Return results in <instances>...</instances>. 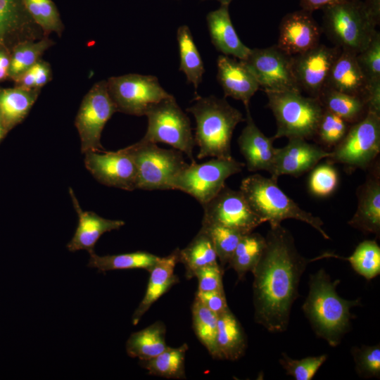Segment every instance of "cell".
I'll return each instance as SVG.
<instances>
[{
    "instance_id": "d6986e66",
    "label": "cell",
    "mask_w": 380,
    "mask_h": 380,
    "mask_svg": "<svg viewBox=\"0 0 380 380\" xmlns=\"http://www.w3.org/2000/svg\"><path fill=\"white\" fill-rule=\"evenodd\" d=\"M331 153L305 139H290L285 146L277 149L269 172L276 180L284 175L298 177L312 170L321 160L329 158Z\"/></svg>"
},
{
    "instance_id": "f6af8a7d",
    "label": "cell",
    "mask_w": 380,
    "mask_h": 380,
    "mask_svg": "<svg viewBox=\"0 0 380 380\" xmlns=\"http://www.w3.org/2000/svg\"><path fill=\"white\" fill-rule=\"evenodd\" d=\"M338 174L331 163L316 167L310 174L308 186L310 192L317 196H327L337 187Z\"/></svg>"
},
{
    "instance_id": "9a60e30c",
    "label": "cell",
    "mask_w": 380,
    "mask_h": 380,
    "mask_svg": "<svg viewBox=\"0 0 380 380\" xmlns=\"http://www.w3.org/2000/svg\"><path fill=\"white\" fill-rule=\"evenodd\" d=\"M87 170L101 184L125 191L137 189V170L128 147L84 153Z\"/></svg>"
},
{
    "instance_id": "e575fe53",
    "label": "cell",
    "mask_w": 380,
    "mask_h": 380,
    "mask_svg": "<svg viewBox=\"0 0 380 380\" xmlns=\"http://www.w3.org/2000/svg\"><path fill=\"white\" fill-rule=\"evenodd\" d=\"M265 243V237L259 233L252 232L241 236L227 265L228 268L235 271L239 280L253 270L261 257Z\"/></svg>"
},
{
    "instance_id": "52a82bcc",
    "label": "cell",
    "mask_w": 380,
    "mask_h": 380,
    "mask_svg": "<svg viewBox=\"0 0 380 380\" xmlns=\"http://www.w3.org/2000/svg\"><path fill=\"white\" fill-rule=\"evenodd\" d=\"M127 147L137 170V189L173 190L175 178L189 164L180 151L142 139Z\"/></svg>"
},
{
    "instance_id": "836d02e7",
    "label": "cell",
    "mask_w": 380,
    "mask_h": 380,
    "mask_svg": "<svg viewBox=\"0 0 380 380\" xmlns=\"http://www.w3.org/2000/svg\"><path fill=\"white\" fill-rule=\"evenodd\" d=\"M180 64L179 70L184 73L188 83L196 89L205 72L203 62L187 25L179 27L177 32Z\"/></svg>"
},
{
    "instance_id": "7a4b0ae2",
    "label": "cell",
    "mask_w": 380,
    "mask_h": 380,
    "mask_svg": "<svg viewBox=\"0 0 380 380\" xmlns=\"http://www.w3.org/2000/svg\"><path fill=\"white\" fill-rule=\"evenodd\" d=\"M340 280H331L324 269L310 274L309 291L302 310L315 332L331 347L338 346L349 331L355 317L350 308L360 305V299L346 300L336 292Z\"/></svg>"
},
{
    "instance_id": "1f68e13d",
    "label": "cell",
    "mask_w": 380,
    "mask_h": 380,
    "mask_svg": "<svg viewBox=\"0 0 380 380\" xmlns=\"http://www.w3.org/2000/svg\"><path fill=\"white\" fill-rule=\"evenodd\" d=\"M89 255L87 266L96 268L98 272L103 273L113 270L133 269H144L149 272L160 258L141 251L106 255H99L94 252Z\"/></svg>"
},
{
    "instance_id": "30bf717a",
    "label": "cell",
    "mask_w": 380,
    "mask_h": 380,
    "mask_svg": "<svg viewBox=\"0 0 380 380\" xmlns=\"http://www.w3.org/2000/svg\"><path fill=\"white\" fill-rule=\"evenodd\" d=\"M331 152L327 158L329 163L362 169L371 166L380 152V115L368 112L361 120L350 125Z\"/></svg>"
},
{
    "instance_id": "3957f363",
    "label": "cell",
    "mask_w": 380,
    "mask_h": 380,
    "mask_svg": "<svg viewBox=\"0 0 380 380\" xmlns=\"http://www.w3.org/2000/svg\"><path fill=\"white\" fill-rule=\"evenodd\" d=\"M196 120L195 144L199 150L198 159L206 157L231 158V141L236 125L245 118L225 99L215 96L198 95L186 108Z\"/></svg>"
},
{
    "instance_id": "ab89813d",
    "label": "cell",
    "mask_w": 380,
    "mask_h": 380,
    "mask_svg": "<svg viewBox=\"0 0 380 380\" xmlns=\"http://www.w3.org/2000/svg\"><path fill=\"white\" fill-rule=\"evenodd\" d=\"M201 228L210 236L219 264L224 270V267L228 265L239 240L243 234L225 227L208 223L201 222Z\"/></svg>"
},
{
    "instance_id": "4316f807",
    "label": "cell",
    "mask_w": 380,
    "mask_h": 380,
    "mask_svg": "<svg viewBox=\"0 0 380 380\" xmlns=\"http://www.w3.org/2000/svg\"><path fill=\"white\" fill-rule=\"evenodd\" d=\"M248 343L244 330L231 310L217 315V348L219 360L235 361L246 353Z\"/></svg>"
},
{
    "instance_id": "9c48e42d",
    "label": "cell",
    "mask_w": 380,
    "mask_h": 380,
    "mask_svg": "<svg viewBox=\"0 0 380 380\" xmlns=\"http://www.w3.org/2000/svg\"><path fill=\"white\" fill-rule=\"evenodd\" d=\"M244 166L233 157L213 158L202 163L193 161L175 178L173 190L189 194L203 205L221 191L228 177L239 173Z\"/></svg>"
},
{
    "instance_id": "f1b7e54d",
    "label": "cell",
    "mask_w": 380,
    "mask_h": 380,
    "mask_svg": "<svg viewBox=\"0 0 380 380\" xmlns=\"http://www.w3.org/2000/svg\"><path fill=\"white\" fill-rule=\"evenodd\" d=\"M166 327L162 321L132 333L126 342V352L131 357L146 360L156 357L168 346L165 341Z\"/></svg>"
},
{
    "instance_id": "11a10c76",
    "label": "cell",
    "mask_w": 380,
    "mask_h": 380,
    "mask_svg": "<svg viewBox=\"0 0 380 380\" xmlns=\"http://www.w3.org/2000/svg\"><path fill=\"white\" fill-rule=\"evenodd\" d=\"M201 1H205V0H201ZM218 1L220 4H227V5H229V4L232 2V0H217Z\"/></svg>"
},
{
    "instance_id": "2e32d148",
    "label": "cell",
    "mask_w": 380,
    "mask_h": 380,
    "mask_svg": "<svg viewBox=\"0 0 380 380\" xmlns=\"http://www.w3.org/2000/svg\"><path fill=\"white\" fill-rule=\"evenodd\" d=\"M341 49L319 44L300 54L292 56V66L301 92L317 98L326 85L331 68Z\"/></svg>"
},
{
    "instance_id": "8d00e7d4",
    "label": "cell",
    "mask_w": 380,
    "mask_h": 380,
    "mask_svg": "<svg viewBox=\"0 0 380 380\" xmlns=\"http://www.w3.org/2000/svg\"><path fill=\"white\" fill-rule=\"evenodd\" d=\"M53 44V41L48 36L17 44L11 53L8 77L14 81L39 61L43 53Z\"/></svg>"
},
{
    "instance_id": "6da1fadb",
    "label": "cell",
    "mask_w": 380,
    "mask_h": 380,
    "mask_svg": "<svg viewBox=\"0 0 380 380\" xmlns=\"http://www.w3.org/2000/svg\"><path fill=\"white\" fill-rule=\"evenodd\" d=\"M265 246L253 275L254 320L270 332L285 331L298 286L307 265L323 258L308 259L298 251L290 232L281 226L270 227Z\"/></svg>"
},
{
    "instance_id": "603a6c76",
    "label": "cell",
    "mask_w": 380,
    "mask_h": 380,
    "mask_svg": "<svg viewBox=\"0 0 380 380\" xmlns=\"http://www.w3.org/2000/svg\"><path fill=\"white\" fill-rule=\"evenodd\" d=\"M357 189V208L348 224L365 234L380 235V177L376 166Z\"/></svg>"
},
{
    "instance_id": "74e56055",
    "label": "cell",
    "mask_w": 380,
    "mask_h": 380,
    "mask_svg": "<svg viewBox=\"0 0 380 380\" xmlns=\"http://www.w3.org/2000/svg\"><path fill=\"white\" fill-rule=\"evenodd\" d=\"M331 258L348 261L353 269L367 280L380 274V247L374 240H365L360 243L348 258H343L334 253H331Z\"/></svg>"
},
{
    "instance_id": "d590c367",
    "label": "cell",
    "mask_w": 380,
    "mask_h": 380,
    "mask_svg": "<svg viewBox=\"0 0 380 380\" xmlns=\"http://www.w3.org/2000/svg\"><path fill=\"white\" fill-rule=\"evenodd\" d=\"M191 315L193 329L197 338L213 358L219 360L217 348V315L194 298Z\"/></svg>"
},
{
    "instance_id": "f546056e",
    "label": "cell",
    "mask_w": 380,
    "mask_h": 380,
    "mask_svg": "<svg viewBox=\"0 0 380 380\" xmlns=\"http://www.w3.org/2000/svg\"><path fill=\"white\" fill-rule=\"evenodd\" d=\"M322 107L352 125L364 118L368 106L364 99L324 87L318 97Z\"/></svg>"
},
{
    "instance_id": "e0dca14e",
    "label": "cell",
    "mask_w": 380,
    "mask_h": 380,
    "mask_svg": "<svg viewBox=\"0 0 380 380\" xmlns=\"http://www.w3.org/2000/svg\"><path fill=\"white\" fill-rule=\"evenodd\" d=\"M46 36L28 13L23 0H0V49L11 53L20 43Z\"/></svg>"
},
{
    "instance_id": "277c9868",
    "label": "cell",
    "mask_w": 380,
    "mask_h": 380,
    "mask_svg": "<svg viewBox=\"0 0 380 380\" xmlns=\"http://www.w3.org/2000/svg\"><path fill=\"white\" fill-rule=\"evenodd\" d=\"M239 190L254 213L263 222H268L270 227L280 225L284 220L295 219L308 224L324 239H330L322 228V220L303 210L279 187L276 179L251 175L241 181Z\"/></svg>"
},
{
    "instance_id": "484cf974",
    "label": "cell",
    "mask_w": 380,
    "mask_h": 380,
    "mask_svg": "<svg viewBox=\"0 0 380 380\" xmlns=\"http://www.w3.org/2000/svg\"><path fill=\"white\" fill-rule=\"evenodd\" d=\"M211 42L215 49L225 56L244 60L251 49L239 39L231 20L229 5L221 4L206 16Z\"/></svg>"
},
{
    "instance_id": "b9f144b4",
    "label": "cell",
    "mask_w": 380,
    "mask_h": 380,
    "mask_svg": "<svg viewBox=\"0 0 380 380\" xmlns=\"http://www.w3.org/2000/svg\"><path fill=\"white\" fill-rule=\"evenodd\" d=\"M351 354L355 362V369L360 378L369 379L380 377V344L374 346L362 345L351 348Z\"/></svg>"
},
{
    "instance_id": "db71d44e",
    "label": "cell",
    "mask_w": 380,
    "mask_h": 380,
    "mask_svg": "<svg viewBox=\"0 0 380 380\" xmlns=\"http://www.w3.org/2000/svg\"><path fill=\"white\" fill-rule=\"evenodd\" d=\"M8 133L7 130L6 129L4 125L2 122V120L0 117V142L2 141V139L4 138L6 134Z\"/></svg>"
},
{
    "instance_id": "60d3db41",
    "label": "cell",
    "mask_w": 380,
    "mask_h": 380,
    "mask_svg": "<svg viewBox=\"0 0 380 380\" xmlns=\"http://www.w3.org/2000/svg\"><path fill=\"white\" fill-rule=\"evenodd\" d=\"M350 125L341 117L324 109L313 139L325 146L334 147L344 137Z\"/></svg>"
},
{
    "instance_id": "83f0119b",
    "label": "cell",
    "mask_w": 380,
    "mask_h": 380,
    "mask_svg": "<svg viewBox=\"0 0 380 380\" xmlns=\"http://www.w3.org/2000/svg\"><path fill=\"white\" fill-rule=\"evenodd\" d=\"M40 91L19 87L0 89V117L8 132L25 118Z\"/></svg>"
},
{
    "instance_id": "cb8c5ba5",
    "label": "cell",
    "mask_w": 380,
    "mask_h": 380,
    "mask_svg": "<svg viewBox=\"0 0 380 380\" xmlns=\"http://www.w3.org/2000/svg\"><path fill=\"white\" fill-rule=\"evenodd\" d=\"M179 249L177 248L165 257H160L148 272L150 274L145 294L132 317V323L137 325L144 315L162 296L179 281L175 274L179 263Z\"/></svg>"
},
{
    "instance_id": "44dd1931",
    "label": "cell",
    "mask_w": 380,
    "mask_h": 380,
    "mask_svg": "<svg viewBox=\"0 0 380 380\" xmlns=\"http://www.w3.org/2000/svg\"><path fill=\"white\" fill-rule=\"evenodd\" d=\"M69 193L73 207L78 215V224L66 247L70 252L85 250L94 253L95 244L106 232L118 230L125 225L120 220H110L99 216L92 211H84L72 188Z\"/></svg>"
},
{
    "instance_id": "8fae6325",
    "label": "cell",
    "mask_w": 380,
    "mask_h": 380,
    "mask_svg": "<svg viewBox=\"0 0 380 380\" xmlns=\"http://www.w3.org/2000/svg\"><path fill=\"white\" fill-rule=\"evenodd\" d=\"M106 81L117 112L128 115H145L150 106L172 96L153 75L132 73L110 77Z\"/></svg>"
},
{
    "instance_id": "bcb514c9",
    "label": "cell",
    "mask_w": 380,
    "mask_h": 380,
    "mask_svg": "<svg viewBox=\"0 0 380 380\" xmlns=\"http://www.w3.org/2000/svg\"><path fill=\"white\" fill-rule=\"evenodd\" d=\"M224 270L219 263L203 267L194 273L198 280V291H224L222 276Z\"/></svg>"
},
{
    "instance_id": "c3c4849f",
    "label": "cell",
    "mask_w": 380,
    "mask_h": 380,
    "mask_svg": "<svg viewBox=\"0 0 380 380\" xmlns=\"http://www.w3.org/2000/svg\"><path fill=\"white\" fill-rule=\"evenodd\" d=\"M31 68L35 77V88L42 89L51 79V66L41 58Z\"/></svg>"
},
{
    "instance_id": "f5cc1de1",
    "label": "cell",
    "mask_w": 380,
    "mask_h": 380,
    "mask_svg": "<svg viewBox=\"0 0 380 380\" xmlns=\"http://www.w3.org/2000/svg\"><path fill=\"white\" fill-rule=\"evenodd\" d=\"M11 53L0 49V82L8 77Z\"/></svg>"
},
{
    "instance_id": "816d5d0a",
    "label": "cell",
    "mask_w": 380,
    "mask_h": 380,
    "mask_svg": "<svg viewBox=\"0 0 380 380\" xmlns=\"http://www.w3.org/2000/svg\"><path fill=\"white\" fill-rule=\"evenodd\" d=\"M14 82L16 87L27 89L35 88V77L32 68L21 74Z\"/></svg>"
},
{
    "instance_id": "f35d334b",
    "label": "cell",
    "mask_w": 380,
    "mask_h": 380,
    "mask_svg": "<svg viewBox=\"0 0 380 380\" xmlns=\"http://www.w3.org/2000/svg\"><path fill=\"white\" fill-rule=\"evenodd\" d=\"M23 2L32 20L46 36L51 32L61 35L64 25L51 0H23Z\"/></svg>"
},
{
    "instance_id": "7402d4cb",
    "label": "cell",
    "mask_w": 380,
    "mask_h": 380,
    "mask_svg": "<svg viewBox=\"0 0 380 380\" xmlns=\"http://www.w3.org/2000/svg\"><path fill=\"white\" fill-rule=\"evenodd\" d=\"M217 79L224 98L229 96L249 106L250 100L260 89V86L250 70L242 61L225 55L217 60Z\"/></svg>"
},
{
    "instance_id": "5bb4252c",
    "label": "cell",
    "mask_w": 380,
    "mask_h": 380,
    "mask_svg": "<svg viewBox=\"0 0 380 380\" xmlns=\"http://www.w3.org/2000/svg\"><path fill=\"white\" fill-rule=\"evenodd\" d=\"M201 222L225 227L246 234L263 223L254 213L242 192L226 185L210 201L202 205Z\"/></svg>"
},
{
    "instance_id": "4fadbf2b",
    "label": "cell",
    "mask_w": 380,
    "mask_h": 380,
    "mask_svg": "<svg viewBox=\"0 0 380 380\" xmlns=\"http://www.w3.org/2000/svg\"><path fill=\"white\" fill-rule=\"evenodd\" d=\"M255 77L260 89L267 92H301L292 66V56L278 46L251 49L244 60H241ZM302 93V92H301Z\"/></svg>"
},
{
    "instance_id": "7bdbcfd3",
    "label": "cell",
    "mask_w": 380,
    "mask_h": 380,
    "mask_svg": "<svg viewBox=\"0 0 380 380\" xmlns=\"http://www.w3.org/2000/svg\"><path fill=\"white\" fill-rule=\"evenodd\" d=\"M328 357L327 354L309 356L300 360L291 358L281 353L279 362L289 376L296 380H311Z\"/></svg>"
},
{
    "instance_id": "8992f818",
    "label": "cell",
    "mask_w": 380,
    "mask_h": 380,
    "mask_svg": "<svg viewBox=\"0 0 380 380\" xmlns=\"http://www.w3.org/2000/svg\"><path fill=\"white\" fill-rule=\"evenodd\" d=\"M324 31L341 49L358 53L370 42L376 31L366 13L362 1L348 0L322 9Z\"/></svg>"
},
{
    "instance_id": "ba28073f",
    "label": "cell",
    "mask_w": 380,
    "mask_h": 380,
    "mask_svg": "<svg viewBox=\"0 0 380 380\" xmlns=\"http://www.w3.org/2000/svg\"><path fill=\"white\" fill-rule=\"evenodd\" d=\"M145 115L148 127L142 140L168 144L195 161L193 150L196 144L191 122L173 96L150 106Z\"/></svg>"
},
{
    "instance_id": "7c38bea8",
    "label": "cell",
    "mask_w": 380,
    "mask_h": 380,
    "mask_svg": "<svg viewBox=\"0 0 380 380\" xmlns=\"http://www.w3.org/2000/svg\"><path fill=\"white\" fill-rule=\"evenodd\" d=\"M117 112L109 95L107 81L96 82L84 96L75 125L80 139L81 152L103 151L101 143L106 122Z\"/></svg>"
},
{
    "instance_id": "ffe728a7",
    "label": "cell",
    "mask_w": 380,
    "mask_h": 380,
    "mask_svg": "<svg viewBox=\"0 0 380 380\" xmlns=\"http://www.w3.org/2000/svg\"><path fill=\"white\" fill-rule=\"evenodd\" d=\"M246 126L238 138V144L248 171L270 172L277 148L273 146L272 137H266L255 125L249 106H246Z\"/></svg>"
},
{
    "instance_id": "d4e9b609",
    "label": "cell",
    "mask_w": 380,
    "mask_h": 380,
    "mask_svg": "<svg viewBox=\"0 0 380 380\" xmlns=\"http://www.w3.org/2000/svg\"><path fill=\"white\" fill-rule=\"evenodd\" d=\"M355 53L341 49L329 72L325 87L366 100L369 82L359 66Z\"/></svg>"
},
{
    "instance_id": "ac0fdd59",
    "label": "cell",
    "mask_w": 380,
    "mask_h": 380,
    "mask_svg": "<svg viewBox=\"0 0 380 380\" xmlns=\"http://www.w3.org/2000/svg\"><path fill=\"white\" fill-rule=\"evenodd\" d=\"M312 13L300 8L281 18L276 44L279 49L288 55L295 56L320 44L322 28Z\"/></svg>"
},
{
    "instance_id": "f907efd6",
    "label": "cell",
    "mask_w": 380,
    "mask_h": 380,
    "mask_svg": "<svg viewBox=\"0 0 380 380\" xmlns=\"http://www.w3.org/2000/svg\"><path fill=\"white\" fill-rule=\"evenodd\" d=\"M364 8L373 23L377 26L380 24V0L362 1Z\"/></svg>"
},
{
    "instance_id": "5b68a950",
    "label": "cell",
    "mask_w": 380,
    "mask_h": 380,
    "mask_svg": "<svg viewBox=\"0 0 380 380\" xmlns=\"http://www.w3.org/2000/svg\"><path fill=\"white\" fill-rule=\"evenodd\" d=\"M267 106L277 124L274 140L313 139L324 108L318 99L305 96L298 91L267 92Z\"/></svg>"
},
{
    "instance_id": "7dc6e473",
    "label": "cell",
    "mask_w": 380,
    "mask_h": 380,
    "mask_svg": "<svg viewBox=\"0 0 380 380\" xmlns=\"http://www.w3.org/2000/svg\"><path fill=\"white\" fill-rule=\"evenodd\" d=\"M195 298L217 315L229 308L227 303L224 291H200L197 290Z\"/></svg>"
},
{
    "instance_id": "4dcf8cb0",
    "label": "cell",
    "mask_w": 380,
    "mask_h": 380,
    "mask_svg": "<svg viewBox=\"0 0 380 380\" xmlns=\"http://www.w3.org/2000/svg\"><path fill=\"white\" fill-rule=\"evenodd\" d=\"M179 262L184 265L188 279L194 277L198 269L219 263L213 243L202 228L185 248L179 249Z\"/></svg>"
},
{
    "instance_id": "ee69618b",
    "label": "cell",
    "mask_w": 380,
    "mask_h": 380,
    "mask_svg": "<svg viewBox=\"0 0 380 380\" xmlns=\"http://www.w3.org/2000/svg\"><path fill=\"white\" fill-rule=\"evenodd\" d=\"M356 59L369 86L380 84L379 32H375L367 46L356 54Z\"/></svg>"
},
{
    "instance_id": "d6a6232c",
    "label": "cell",
    "mask_w": 380,
    "mask_h": 380,
    "mask_svg": "<svg viewBox=\"0 0 380 380\" xmlns=\"http://www.w3.org/2000/svg\"><path fill=\"white\" fill-rule=\"evenodd\" d=\"M189 347L184 343L179 347L167 348L156 357L139 360V365L149 374L172 379H186L185 358Z\"/></svg>"
},
{
    "instance_id": "681fc988",
    "label": "cell",
    "mask_w": 380,
    "mask_h": 380,
    "mask_svg": "<svg viewBox=\"0 0 380 380\" xmlns=\"http://www.w3.org/2000/svg\"><path fill=\"white\" fill-rule=\"evenodd\" d=\"M346 1L348 0H300L299 4L301 9L312 13Z\"/></svg>"
}]
</instances>
